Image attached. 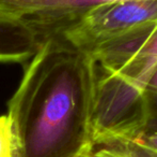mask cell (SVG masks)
Returning <instances> with one entry per match:
<instances>
[{"label": "cell", "instance_id": "6da1fadb", "mask_svg": "<svg viewBox=\"0 0 157 157\" xmlns=\"http://www.w3.org/2000/svg\"><path fill=\"white\" fill-rule=\"evenodd\" d=\"M94 68L55 35L41 39L9 101L16 157H90Z\"/></svg>", "mask_w": 157, "mask_h": 157}, {"label": "cell", "instance_id": "7a4b0ae2", "mask_svg": "<svg viewBox=\"0 0 157 157\" xmlns=\"http://www.w3.org/2000/svg\"><path fill=\"white\" fill-rule=\"evenodd\" d=\"M88 56L94 68V147L130 142L145 127V93L157 69V27Z\"/></svg>", "mask_w": 157, "mask_h": 157}, {"label": "cell", "instance_id": "3957f363", "mask_svg": "<svg viewBox=\"0 0 157 157\" xmlns=\"http://www.w3.org/2000/svg\"><path fill=\"white\" fill-rule=\"evenodd\" d=\"M157 27V0H134L91 8L40 32L55 35L86 55Z\"/></svg>", "mask_w": 157, "mask_h": 157}, {"label": "cell", "instance_id": "277c9868", "mask_svg": "<svg viewBox=\"0 0 157 157\" xmlns=\"http://www.w3.org/2000/svg\"><path fill=\"white\" fill-rule=\"evenodd\" d=\"M41 45V39L27 21L0 14V63H26Z\"/></svg>", "mask_w": 157, "mask_h": 157}, {"label": "cell", "instance_id": "5b68a950", "mask_svg": "<svg viewBox=\"0 0 157 157\" xmlns=\"http://www.w3.org/2000/svg\"><path fill=\"white\" fill-rule=\"evenodd\" d=\"M44 0H0V14L24 19L40 10Z\"/></svg>", "mask_w": 157, "mask_h": 157}, {"label": "cell", "instance_id": "8992f818", "mask_svg": "<svg viewBox=\"0 0 157 157\" xmlns=\"http://www.w3.org/2000/svg\"><path fill=\"white\" fill-rule=\"evenodd\" d=\"M0 157H16L14 134L8 115L0 116Z\"/></svg>", "mask_w": 157, "mask_h": 157}, {"label": "cell", "instance_id": "52a82bcc", "mask_svg": "<svg viewBox=\"0 0 157 157\" xmlns=\"http://www.w3.org/2000/svg\"><path fill=\"white\" fill-rule=\"evenodd\" d=\"M144 101H145L144 130H155V131H157V92L147 89V93H145Z\"/></svg>", "mask_w": 157, "mask_h": 157}, {"label": "cell", "instance_id": "ba28073f", "mask_svg": "<svg viewBox=\"0 0 157 157\" xmlns=\"http://www.w3.org/2000/svg\"><path fill=\"white\" fill-rule=\"evenodd\" d=\"M132 141L144 145L145 147L157 154V131L155 130H144Z\"/></svg>", "mask_w": 157, "mask_h": 157}, {"label": "cell", "instance_id": "9c48e42d", "mask_svg": "<svg viewBox=\"0 0 157 157\" xmlns=\"http://www.w3.org/2000/svg\"><path fill=\"white\" fill-rule=\"evenodd\" d=\"M126 149L128 150L132 157H157V154L153 151L145 147L144 145L136 142V141H130L128 143H124Z\"/></svg>", "mask_w": 157, "mask_h": 157}, {"label": "cell", "instance_id": "30bf717a", "mask_svg": "<svg viewBox=\"0 0 157 157\" xmlns=\"http://www.w3.org/2000/svg\"><path fill=\"white\" fill-rule=\"evenodd\" d=\"M147 89L153 90V92H157V69H156V71L154 72L152 79L150 80V83H149V86H147Z\"/></svg>", "mask_w": 157, "mask_h": 157}]
</instances>
